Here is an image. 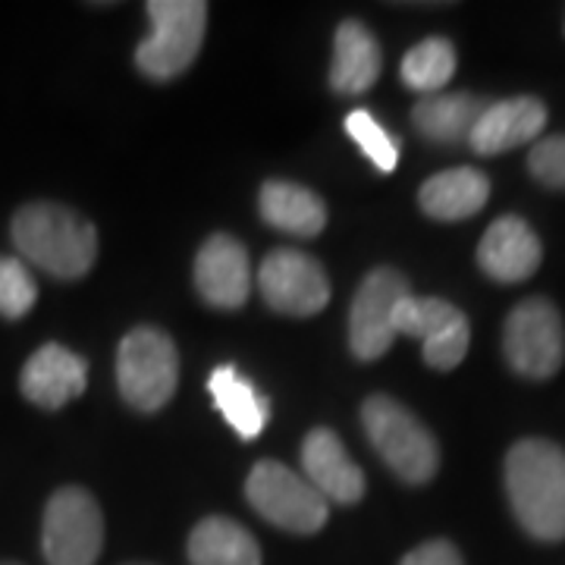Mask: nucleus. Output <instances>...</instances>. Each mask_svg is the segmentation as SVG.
I'll return each mask as SVG.
<instances>
[{
  "mask_svg": "<svg viewBox=\"0 0 565 565\" xmlns=\"http://www.w3.org/2000/svg\"><path fill=\"white\" fill-rule=\"evenodd\" d=\"M85 384H88V367L76 352H70L61 343L41 345L20 374L22 396L47 412H57L70 399L82 396Z\"/></svg>",
  "mask_w": 565,
  "mask_h": 565,
  "instance_id": "4468645a",
  "label": "nucleus"
},
{
  "mask_svg": "<svg viewBox=\"0 0 565 565\" xmlns=\"http://www.w3.org/2000/svg\"><path fill=\"white\" fill-rule=\"evenodd\" d=\"M541 262H544V245L531 230V223L515 214H505L490 223L478 245V264L497 282H525L537 274Z\"/></svg>",
  "mask_w": 565,
  "mask_h": 565,
  "instance_id": "ddd939ff",
  "label": "nucleus"
},
{
  "mask_svg": "<svg viewBox=\"0 0 565 565\" xmlns=\"http://www.w3.org/2000/svg\"><path fill=\"white\" fill-rule=\"evenodd\" d=\"M104 550V515L82 487H61L44 505L41 553L47 565H95Z\"/></svg>",
  "mask_w": 565,
  "mask_h": 565,
  "instance_id": "423d86ee",
  "label": "nucleus"
},
{
  "mask_svg": "<svg viewBox=\"0 0 565 565\" xmlns=\"http://www.w3.org/2000/svg\"><path fill=\"white\" fill-rule=\"evenodd\" d=\"M490 199V180L475 167L444 170L418 189V204L434 221H468Z\"/></svg>",
  "mask_w": 565,
  "mask_h": 565,
  "instance_id": "a211bd4d",
  "label": "nucleus"
},
{
  "mask_svg": "<svg viewBox=\"0 0 565 565\" xmlns=\"http://www.w3.org/2000/svg\"><path fill=\"white\" fill-rule=\"evenodd\" d=\"M258 286L264 302L292 318H311L330 302V280L321 262L296 248L270 252L258 267Z\"/></svg>",
  "mask_w": 565,
  "mask_h": 565,
  "instance_id": "9b49d317",
  "label": "nucleus"
},
{
  "mask_svg": "<svg viewBox=\"0 0 565 565\" xmlns=\"http://www.w3.org/2000/svg\"><path fill=\"white\" fill-rule=\"evenodd\" d=\"M258 204H262L264 221L282 230V233H289V236L311 239L327 226V207H323L321 199L311 189L296 185V182H264Z\"/></svg>",
  "mask_w": 565,
  "mask_h": 565,
  "instance_id": "aec40b11",
  "label": "nucleus"
},
{
  "mask_svg": "<svg viewBox=\"0 0 565 565\" xmlns=\"http://www.w3.org/2000/svg\"><path fill=\"white\" fill-rule=\"evenodd\" d=\"M345 132L355 139V145L371 158V163H374L377 170H384V173H393V170H396V163H399V141L393 139L384 126L374 120L371 110H362V107L352 110V114L345 117Z\"/></svg>",
  "mask_w": 565,
  "mask_h": 565,
  "instance_id": "b1692460",
  "label": "nucleus"
},
{
  "mask_svg": "<svg viewBox=\"0 0 565 565\" xmlns=\"http://www.w3.org/2000/svg\"><path fill=\"white\" fill-rule=\"evenodd\" d=\"M384 70V51L377 39L359 20H345L333 39V66L330 88L337 95H362Z\"/></svg>",
  "mask_w": 565,
  "mask_h": 565,
  "instance_id": "f3484780",
  "label": "nucleus"
},
{
  "mask_svg": "<svg viewBox=\"0 0 565 565\" xmlns=\"http://www.w3.org/2000/svg\"><path fill=\"white\" fill-rule=\"evenodd\" d=\"M362 424L371 446L405 484H427L440 468V446L403 403L390 396H367Z\"/></svg>",
  "mask_w": 565,
  "mask_h": 565,
  "instance_id": "7ed1b4c3",
  "label": "nucleus"
},
{
  "mask_svg": "<svg viewBox=\"0 0 565 565\" xmlns=\"http://www.w3.org/2000/svg\"><path fill=\"white\" fill-rule=\"evenodd\" d=\"M195 286L202 299L223 311H236L252 292V264L239 239L217 233L195 255Z\"/></svg>",
  "mask_w": 565,
  "mask_h": 565,
  "instance_id": "f8f14e48",
  "label": "nucleus"
},
{
  "mask_svg": "<svg viewBox=\"0 0 565 565\" xmlns=\"http://www.w3.org/2000/svg\"><path fill=\"white\" fill-rule=\"evenodd\" d=\"M302 468L308 484L330 503H359L364 497V475L343 440L330 427H315L302 444Z\"/></svg>",
  "mask_w": 565,
  "mask_h": 565,
  "instance_id": "2eb2a0df",
  "label": "nucleus"
},
{
  "mask_svg": "<svg viewBox=\"0 0 565 565\" xmlns=\"http://www.w3.org/2000/svg\"><path fill=\"white\" fill-rule=\"evenodd\" d=\"M399 565H465L462 553L449 541H427V544L415 546Z\"/></svg>",
  "mask_w": 565,
  "mask_h": 565,
  "instance_id": "bb28decb",
  "label": "nucleus"
},
{
  "mask_svg": "<svg viewBox=\"0 0 565 565\" xmlns=\"http://www.w3.org/2000/svg\"><path fill=\"white\" fill-rule=\"evenodd\" d=\"M117 384L136 412H158L180 384V352L158 327H136L117 352Z\"/></svg>",
  "mask_w": 565,
  "mask_h": 565,
  "instance_id": "39448f33",
  "label": "nucleus"
},
{
  "mask_svg": "<svg viewBox=\"0 0 565 565\" xmlns=\"http://www.w3.org/2000/svg\"><path fill=\"white\" fill-rule=\"evenodd\" d=\"M403 82L412 92L440 95V88L456 76V47L449 39H424L403 57Z\"/></svg>",
  "mask_w": 565,
  "mask_h": 565,
  "instance_id": "5701e85b",
  "label": "nucleus"
},
{
  "mask_svg": "<svg viewBox=\"0 0 565 565\" xmlns=\"http://www.w3.org/2000/svg\"><path fill=\"white\" fill-rule=\"evenodd\" d=\"M487 104L478 95L468 92H440L427 95L415 104L412 122L424 139L440 141V145H459L471 139L475 122L481 120Z\"/></svg>",
  "mask_w": 565,
  "mask_h": 565,
  "instance_id": "6ab92c4d",
  "label": "nucleus"
},
{
  "mask_svg": "<svg viewBox=\"0 0 565 565\" xmlns=\"http://www.w3.org/2000/svg\"><path fill=\"white\" fill-rule=\"evenodd\" d=\"M39 302V286L20 258L0 255V315L10 321L25 318Z\"/></svg>",
  "mask_w": 565,
  "mask_h": 565,
  "instance_id": "393cba45",
  "label": "nucleus"
},
{
  "mask_svg": "<svg viewBox=\"0 0 565 565\" xmlns=\"http://www.w3.org/2000/svg\"><path fill=\"white\" fill-rule=\"evenodd\" d=\"M151 35L136 47V66L148 79H177L202 51L207 3L202 0H151Z\"/></svg>",
  "mask_w": 565,
  "mask_h": 565,
  "instance_id": "20e7f679",
  "label": "nucleus"
},
{
  "mask_svg": "<svg viewBox=\"0 0 565 565\" xmlns=\"http://www.w3.org/2000/svg\"><path fill=\"white\" fill-rule=\"evenodd\" d=\"M245 497L258 515L289 534H315L327 525L330 515V505L321 493L289 465L274 459H264L252 468L245 481Z\"/></svg>",
  "mask_w": 565,
  "mask_h": 565,
  "instance_id": "0eeeda50",
  "label": "nucleus"
},
{
  "mask_svg": "<svg viewBox=\"0 0 565 565\" xmlns=\"http://www.w3.org/2000/svg\"><path fill=\"white\" fill-rule=\"evenodd\" d=\"M10 233L22 258L57 280H79L98 258L95 226L63 204H25L17 211Z\"/></svg>",
  "mask_w": 565,
  "mask_h": 565,
  "instance_id": "f03ea898",
  "label": "nucleus"
},
{
  "mask_svg": "<svg viewBox=\"0 0 565 565\" xmlns=\"http://www.w3.org/2000/svg\"><path fill=\"white\" fill-rule=\"evenodd\" d=\"M527 170L550 189H565V136H546L534 141L527 154Z\"/></svg>",
  "mask_w": 565,
  "mask_h": 565,
  "instance_id": "a878e982",
  "label": "nucleus"
},
{
  "mask_svg": "<svg viewBox=\"0 0 565 565\" xmlns=\"http://www.w3.org/2000/svg\"><path fill=\"white\" fill-rule=\"evenodd\" d=\"M189 563L192 565H262L258 541L239 522L207 515L189 534Z\"/></svg>",
  "mask_w": 565,
  "mask_h": 565,
  "instance_id": "4be33fe9",
  "label": "nucleus"
},
{
  "mask_svg": "<svg viewBox=\"0 0 565 565\" xmlns=\"http://www.w3.org/2000/svg\"><path fill=\"white\" fill-rule=\"evenodd\" d=\"M396 337L422 340L424 362L434 371H452L468 355L471 327L462 311L446 299L405 296L396 308Z\"/></svg>",
  "mask_w": 565,
  "mask_h": 565,
  "instance_id": "9d476101",
  "label": "nucleus"
},
{
  "mask_svg": "<svg viewBox=\"0 0 565 565\" xmlns=\"http://www.w3.org/2000/svg\"><path fill=\"white\" fill-rule=\"evenodd\" d=\"M412 286L396 267H374L359 286L349 311V345L359 362H377L396 340V308Z\"/></svg>",
  "mask_w": 565,
  "mask_h": 565,
  "instance_id": "1a4fd4ad",
  "label": "nucleus"
},
{
  "mask_svg": "<svg viewBox=\"0 0 565 565\" xmlns=\"http://www.w3.org/2000/svg\"><path fill=\"white\" fill-rule=\"evenodd\" d=\"M207 390H211V399L223 412V418L243 440L262 437L264 427L270 422V403L252 386L248 377H243L233 364H221L207 377Z\"/></svg>",
  "mask_w": 565,
  "mask_h": 565,
  "instance_id": "412c9836",
  "label": "nucleus"
},
{
  "mask_svg": "<svg viewBox=\"0 0 565 565\" xmlns=\"http://www.w3.org/2000/svg\"><path fill=\"white\" fill-rule=\"evenodd\" d=\"M546 126L544 102L519 95V98H505V102L487 104L481 120L475 122L468 145L478 154H503L512 151L525 141L541 139Z\"/></svg>",
  "mask_w": 565,
  "mask_h": 565,
  "instance_id": "dca6fc26",
  "label": "nucleus"
},
{
  "mask_svg": "<svg viewBox=\"0 0 565 565\" xmlns=\"http://www.w3.org/2000/svg\"><path fill=\"white\" fill-rule=\"evenodd\" d=\"M509 505L534 541H565V449L527 437L505 456Z\"/></svg>",
  "mask_w": 565,
  "mask_h": 565,
  "instance_id": "f257e3e1",
  "label": "nucleus"
},
{
  "mask_svg": "<svg viewBox=\"0 0 565 565\" xmlns=\"http://www.w3.org/2000/svg\"><path fill=\"white\" fill-rule=\"evenodd\" d=\"M503 352L509 367L527 381L553 377L565 359V327L556 305L541 296L515 305L505 318Z\"/></svg>",
  "mask_w": 565,
  "mask_h": 565,
  "instance_id": "6e6552de",
  "label": "nucleus"
},
{
  "mask_svg": "<svg viewBox=\"0 0 565 565\" xmlns=\"http://www.w3.org/2000/svg\"><path fill=\"white\" fill-rule=\"evenodd\" d=\"M0 565H20V563H0Z\"/></svg>",
  "mask_w": 565,
  "mask_h": 565,
  "instance_id": "cd10ccee",
  "label": "nucleus"
}]
</instances>
